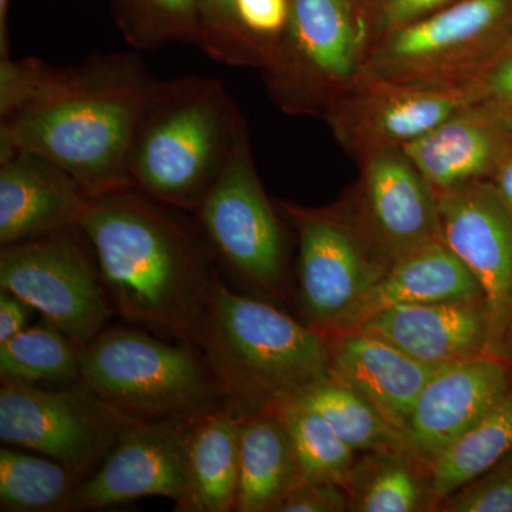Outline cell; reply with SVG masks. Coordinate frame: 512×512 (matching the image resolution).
<instances>
[{
	"label": "cell",
	"mask_w": 512,
	"mask_h": 512,
	"mask_svg": "<svg viewBox=\"0 0 512 512\" xmlns=\"http://www.w3.org/2000/svg\"><path fill=\"white\" fill-rule=\"evenodd\" d=\"M154 80L131 53L94 55L74 67L0 59V160L37 154L90 195L130 187L128 144Z\"/></svg>",
	"instance_id": "cell-1"
},
{
	"label": "cell",
	"mask_w": 512,
	"mask_h": 512,
	"mask_svg": "<svg viewBox=\"0 0 512 512\" xmlns=\"http://www.w3.org/2000/svg\"><path fill=\"white\" fill-rule=\"evenodd\" d=\"M512 453V379L500 402L480 424L458 440L433 464L434 500L437 508L444 498L481 476L488 468Z\"/></svg>",
	"instance_id": "cell-26"
},
{
	"label": "cell",
	"mask_w": 512,
	"mask_h": 512,
	"mask_svg": "<svg viewBox=\"0 0 512 512\" xmlns=\"http://www.w3.org/2000/svg\"><path fill=\"white\" fill-rule=\"evenodd\" d=\"M242 419L221 406L192 424L188 433V493L181 512L235 511Z\"/></svg>",
	"instance_id": "cell-23"
},
{
	"label": "cell",
	"mask_w": 512,
	"mask_h": 512,
	"mask_svg": "<svg viewBox=\"0 0 512 512\" xmlns=\"http://www.w3.org/2000/svg\"><path fill=\"white\" fill-rule=\"evenodd\" d=\"M121 22L138 50H157L171 42L200 43L198 0H127Z\"/></svg>",
	"instance_id": "cell-30"
},
{
	"label": "cell",
	"mask_w": 512,
	"mask_h": 512,
	"mask_svg": "<svg viewBox=\"0 0 512 512\" xmlns=\"http://www.w3.org/2000/svg\"><path fill=\"white\" fill-rule=\"evenodd\" d=\"M194 215L225 265L266 292H282L284 235L256 173L247 128Z\"/></svg>",
	"instance_id": "cell-11"
},
{
	"label": "cell",
	"mask_w": 512,
	"mask_h": 512,
	"mask_svg": "<svg viewBox=\"0 0 512 512\" xmlns=\"http://www.w3.org/2000/svg\"><path fill=\"white\" fill-rule=\"evenodd\" d=\"M355 332L382 339L427 365H453L488 355L484 299L392 306Z\"/></svg>",
	"instance_id": "cell-17"
},
{
	"label": "cell",
	"mask_w": 512,
	"mask_h": 512,
	"mask_svg": "<svg viewBox=\"0 0 512 512\" xmlns=\"http://www.w3.org/2000/svg\"><path fill=\"white\" fill-rule=\"evenodd\" d=\"M33 308L12 292H0V345L29 326Z\"/></svg>",
	"instance_id": "cell-37"
},
{
	"label": "cell",
	"mask_w": 512,
	"mask_h": 512,
	"mask_svg": "<svg viewBox=\"0 0 512 512\" xmlns=\"http://www.w3.org/2000/svg\"><path fill=\"white\" fill-rule=\"evenodd\" d=\"M343 511H349V495L345 488L326 481H301L276 512Z\"/></svg>",
	"instance_id": "cell-35"
},
{
	"label": "cell",
	"mask_w": 512,
	"mask_h": 512,
	"mask_svg": "<svg viewBox=\"0 0 512 512\" xmlns=\"http://www.w3.org/2000/svg\"><path fill=\"white\" fill-rule=\"evenodd\" d=\"M508 137L493 109L471 104L402 147L436 194L488 180Z\"/></svg>",
	"instance_id": "cell-21"
},
{
	"label": "cell",
	"mask_w": 512,
	"mask_h": 512,
	"mask_svg": "<svg viewBox=\"0 0 512 512\" xmlns=\"http://www.w3.org/2000/svg\"><path fill=\"white\" fill-rule=\"evenodd\" d=\"M298 458L275 406L242 419L237 512H276L301 483Z\"/></svg>",
	"instance_id": "cell-22"
},
{
	"label": "cell",
	"mask_w": 512,
	"mask_h": 512,
	"mask_svg": "<svg viewBox=\"0 0 512 512\" xmlns=\"http://www.w3.org/2000/svg\"><path fill=\"white\" fill-rule=\"evenodd\" d=\"M79 480L59 461L26 451L0 450V511H67Z\"/></svg>",
	"instance_id": "cell-27"
},
{
	"label": "cell",
	"mask_w": 512,
	"mask_h": 512,
	"mask_svg": "<svg viewBox=\"0 0 512 512\" xmlns=\"http://www.w3.org/2000/svg\"><path fill=\"white\" fill-rule=\"evenodd\" d=\"M357 160L359 180L345 201L384 269L410 249L441 238L436 192L402 147L377 148Z\"/></svg>",
	"instance_id": "cell-13"
},
{
	"label": "cell",
	"mask_w": 512,
	"mask_h": 512,
	"mask_svg": "<svg viewBox=\"0 0 512 512\" xmlns=\"http://www.w3.org/2000/svg\"><path fill=\"white\" fill-rule=\"evenodd\" d=\"M192 424L156 421L128 427L96 473L77 485L67 511L104 510L143 497L171 498L177 511L190 483Z\"/></svg>",
	"instance_id": "cell-15"
},
{
	"label": "cell",
	"mask_w": 512,
	"mask_h": 512,
	"mask_svg": "<svg viewBox=\"0 0 512 512\" xmlns=\"http://www.w3.org/2000/svg\"><path fill=\"white\" fill-rule=\"evenodd\" d=\"M133 187L90 198L79 228L114 308L128 322L197 346L217 279L200 225Z\"/></svg>",
	"instance_id": "cell-2"
},
{
	"label": "cell",
	"mask_w": 512,
	"mask_h": 512,
	"mask_svg": "<svg viewBox=\"0 0 512 512\" xmlns=\"http://www.w3.org/2000/svg\"><path fill=\"white\" fill-rule=\"evenodd\" d=\"M9 0H0V56L9 57L8 37Z\"/></svg>",
	"instance_id": "cell-39"
},
{
	"label": "cell",
	"mask_w": 512,
	"mask_h": 512,
	"mask_svg": "<svg viewBox=\"0 0 512 512\" xmlns=\"http://www.w3.org/2000/svg\"><path fill=\"white\" fill-rule=\"evenodd\" d=\"M200 45L215 62L264 66L268 42L252 36L239 22L235 0H198Z\"/></svg>",
	"instance_id": "cell-31"
},
{
	"label": "cell",
	"mask_w": 512,
	"mask_h": 512,
	"mask_svg": "<svg viewBox=\"0 0 512 512\" xmlns=\"http://www.w3.org/2000/svg\"><path fill=\"white\" fill-rule=\"evenodd\" d=\"M491 184L512 211V141L508 138L490 178Z\"/></svg>",
	"instance_id": "cell-38"
},
{
	"label": "cell",
	"mask_w": 512,
	"mask_h": 512,
	"mask_svg": "<svg viewBox=\"0 0 512 512\" xmlns=\"http://www.w3.org/2000/svg\"><path fill=\"white\" fill-rule=\"evenodd\" d=\"M62 167L37 154L0 160V245L79 227L90 201Z\"/></svg>",
	"instance_id": "cell-18"
},
{
	"label": "cell",
	"mask_w": 512,
	"mask_h": 512,
	"mask_svg": "<svg viewBox=\"0 0 512 512\" xmlns=\"http://www.w3.org/2000/svg\"><path fill=\"white\" fill-rule=\"evenodd\" d=\"M320 414L356 451H407L403 433L383 419L365 397L330 375L303 387L289 399Z\"/></svg>",
	"instance_id": "cell-25"
},
{
	"label": "cell",
	"mask_w": 512,
	"mask_h": 512,
	"mask_svg": "<svg viewBox=\"0 0 512 512\" xmlns=\"http://www.w3.org/2000/svg\"><path fill=\"white\" fill-rule=\"evenodd\" d=\"M245 128L244 117L218 80H154L128 144V185L195 214Z\"/></svg>",
	"instance_id": "cell-3"
},
{
	"label": "cell",
	"mask_w": 512,
	"mask_h": 512,
	"mask_svg": "<svg viewBox=\"0 0 512 512\" xmlns=\"http://www.w3.org/2000/svg\"><path fill=\"white\" fill-rule=\"evenodd\" d=\"M275 204L298 235L303 312L309 326L332 338L384 268L367 247L345 198L326 208H306L288 201Z\"/></svg>",
	"instance_id": "cell-10"
},
{
	"label": "cell",
	"mask_w": 512,
	"mask_h": 512,
	"mask_svg": "<svg viewBox=\"0 0 512 512\" xmlns=\"http://www.w3.org/2000/svg\"><path fill=\"white\" fill-rule=\"evenodd\" d=\"M350 2L359 10L360 15L365 16L367 22H369L370 15H372L377 0H350Z\"/></svg>",
	"instance_id": "cell-41"
},
{
	"label": "cell",
	"mask_w": 512,
	"mask_h": 512,
	"mask_svg": "<svg viewBox=\"0 0 512 512\" xmlns=\"http://www.w3.org/2000/svg\"><path fill=\"white\" fill-rule=\"evenodd\" d=\"M133 424L82 382L62 389L15 382L0 387L3 443L59 461L80 484L96 473Z\"/></svg>",
	"instance_id": "cell-9"
},
{
	"label": "cell",
	"mask_w": 512,
	"mask_h": 512,
	"mask_svg": "<svg viewBox=\"0 0 512 512\" xmlns=\"http://www.w3.org/2000/svg\"><path fill=\"white\" fill-rule=\"evenodd\" d=\"M369 43V22L350 0H289L261 72L282 109L323 117L356 82Z\"/></svg>",
	"instance_id": "cell-6"
},
{
	"label": "cell",
	"mask_w": 512,
	"mask_h": 512,
	"mask_svg": "<svg viewBox=\"0 0 512 512\" xmlns=\"http://www.w3.org/2000/svg\"><path fill=\"white\" fill-rule=\"evenodd\" d=\"M512 379V363L480 356L441 367L423 387L404 430L407 450L431 464L476 429L500 402Z\"/></svg>",
	"instance_id": "cell-16"
},
{
	"label": "cell",
	"mask_w": 512,
	"mask_h": 512,
	"mask_svg": "<svg viewBox=\"0 0 512 512\" xmlns=\"http://www.w3.org/2000/svg\"><path fill=\"white\" fill-rule=\"evenodd\" d=\"M349 511H437L431 468L402 450L367 451L346 485Z\"/></svg>",
	"instance_id": "cell-24"
},
{
	"label": "cell",
	"mask_w": 512,
	"mask_h": 512,
	"mask_svg": "<svg viewBox=\"0 0 512 512\" xmlns=\"http://www.w3.org/2000/svg\"><path fill=\"white\" fill-rule=\"evenodd\" d=\"M474 299L485 301L476 276L443 238L433 239L387 265L333 336L355 332L367 319L392 306Z\"/></svg>",
	"instance_id": "cell-20"
},
{
	"label": "cell",
	"mask_w": 512,
	"mask_h": 512,
	"mask_svg": "<svg viewBox=\"0 0 512 512\" xmlns=\"http://www.w3.org/2000/svg\"><path fill=\"white\" fill-rule=\"evenodd\" d=\"M437 511L512 512V453L444 498Z\"/></svg>",
	"instance_id": "cell-32"
},
{
	"label": "cell",
	"mask_w": 512,
	"mask_h": 512,
	"mask_svg": "<svg viewBox=\"0 0 512 512\" xmlns=\"http://www.w3.org/2000/svg\"><path fill=\"white\" fill-rule=\"evenodd\" d=\"M80 382L133 423H195L222 406L200 348L170 345L137 329L103 330L80 350Z\"/></svg>",
	"instance_id": "cell-5"
},
{
	"label": "cell",
	"mask_w": 512,
	"mask_h": 512,
	"mask_svg": "<svg viewBox=\"0 0 512 512\" xmlns=\"http://www.w3.org/2000/svg\"><path fill=\"white\" fill-rule=\"evenodd\" d=\"M454 2L457 0H377L369 19L370 42Z\"/></svg>",
	"instance_id": "cell-34"
},
{
	"label": "cell",
	"mask_w": 512,
	"mask_h": 512,
	"mask_svg": "<svg viewBox=\"0 0 512 512\" xmlns=\"http://www.w3.org/2000/svg\"><path fill=\"white\" fill-rule=\"evenodd\" d=\"M298 458L302 481H326L345 488L355 464L350 447L320 414L284 400L276 404Z\"/></svg>",
	"instance_id": "cell-29"
},
{
	"label": "cell",
	"mask_w": 512,
	"mask_h": 512,
	"mask_svg": "<svg viewBox=\"0 0 512 512\" xmlns=\"http://www.w3.org/2000/svg\"><path fill=\"white\" fill-rule=\"evenodd\" d=\"M329 340V375L365 397L404 436L417 397L443 366L419 362L362 332L343 333Z\"/></svg>",
	"instance_id": "cell-19"
},
{
	"label": "cell",
	"mask_w": 512,
	"mask_h": 512,
	"mask_svg": "<svg viewBox=\"0 0 512 512\" xmlns=\"http://www.w3.org/2000/svg\"><path fill=\"white\" fill-rule=\"evenodd\" d=\"M512 36V0H457L377 37L359 76L461 86Z\"/></svg>",
	"instance_id": "cell-7"
},
{
	"label": "cell",
	"mask_w": 512,
	"mask_h": 512,
	"mask_svg": "<svg viewBox=\"0 0 512 512\" xmlns=\"http://www.w3.org/2000/svg\"><path fill=\"white\" fill-rule=\"evenodd\" d=\"M198 348L220 386L222 406L239 419L276 406L329 375V338L220 281Z\"/></svg>",
	"instance_id": "cell-4"
},
{
	"label": "cell",
	"mask_w": 512,
	"mask_h": 512,
	"mask_svg": "<svg viewBox=\"0 0 512 512\" xmlns=\"http://www.w3.org/2000/svg\"><path fill=\"white\" fill-rule=\"evenodd\" d=\"M498 121H500L501 127H503L504 133L512 141V109L495 110Z\"/></svg>",
	"instance_id": "cell-40"
},
{
	"label": "cell",
	"mask_w": 512,
	"mask_h": 512,
	"mask_svg": "<svg viewBox=\"0 0 512 512\" xmlns=\"http://www.w3.org/2000/svg\"><path fill=\"white\" fill-rule=\"evenodd\" d=\"M0 289L32 306L79 349L103 332L111 315L99 262L79 227L2 247Z\"/></svg>",
	"instance_id": "cell-8"
},
{
	"label": "cell",
	"mask_w": 512,
	"mask_h": 512,
	"mask_svg": "<svg viewBox=\"0 0 512 512\" xmlns=\"http://www.w3.org/2000/svg\"><path fill=\"white\" fill-rule=\"evenodd\" d=\"M461 86L470 92L474 104L512 109V36Z\"/></svg>",
	"instance_id": "cell-33"
},
{
	"label": "cell",
	"mask_w": 512,
	"mask_h": 512,
	"mask_svg": "<svg viewBox=\"0 0 512 512\" xmlns=\"http://www.w3.org/2000/svg\"><path fill=\"white\" fill-rule=\"evenodd\" d=\"M80 350L46 320L42 325L28 326L0 345L2 382L79 383Z\"/></svg>",
	"instance_id": "cell-28"
},
{
	"label": "cell",
	"mask_w": 512,
	"mask_h": 512,
	"mask_svg": "<svg viewBox=\"0 0 512 512\" xmlns=\"http://www.w3.org/2000/svg\"><path fill=\"white\" fill-rule=\"evenodd\" d=\"M471 104L464 86L359 76L323 117L339 143L359 158L377 148L407 146Z\"/></svg>",
	"instance_id": "cell-14"
},
{
	"label": "cell",
	"mask_w": 512,
	"mask_h": 512,
	"mask_svg": "<svg viewBox=\"0 0 512 512\" xmlns=\"http://www.w3.org/2000/svg\"><path fill=\"white\" fill-rule=\"evenodd\" d=\"M441 238L483 288L487 353L512 363V211L490 180L436 194Z\"/></svg>",
	"instance_id": "cell-12"
},
{
	"label": "cell",
	"mask_w": 512,
	"mask_h": 512,
	"mask_svg": "<svg viewBox=\"0 0 512 512\" xmlns=\"http://www.w3.org/2000/svg\"><path fill=\"white\" fill-rule=\"evenodd\" d=\"M235 9L242 26L264 42L281 35L288 23V0H235Z\"/></svg>",
	"instance_id": "cell-36"
}]
</instances>
